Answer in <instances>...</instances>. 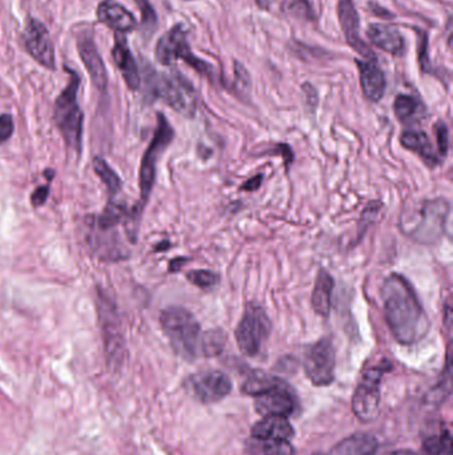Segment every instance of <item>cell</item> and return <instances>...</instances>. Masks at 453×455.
<instances>
[{"instance_id":"cell-10","label":"cell","mask_w":453,"mask_h":455,"mask_svg":"<svg viewBox=\"0 0 453 455\" xmlns=\"http://www.w3.org/2000/svg\"><path fill=\"white\" fill-rule=\"evenodd\" d=\"M174 139V131L168 119L162 113H157V128L153 139L146 148L140 167L141 206L146 204L156 179V164L160 155L171 145Z\"/></svg>"},{"instance_id":"cell-27","label":"cell","mask_w":453,"mask_h":455,"mask_svg":"<svg viewBox=\"0 0 453 455\" xmlns=\"http://www.w3.org/2000/svg\"><path fill=\"white\" fill-rule=\"evenodd\" d=\"M248 452L250 455H296L290 442L282 440L251 438L248 443Z\"/></svg>"},{"instance_id":"cell-15","label":"cell","mask_w":453,"mask_h":455,"mask_svg":"<svg viewBox=\"0 0 453 455\" xmlns=\"http://www.w3.org/2000/svg\"><path fill=\"white\" fill-rule=\"evenodd\" d=\"M338 17L341 27L343 30L345 43L355 49L360 56L367 60H375L373 49L368 47L359 35V15L352 0H339L338 1Z\"/></svg>"},{"instance_id":"cell-4","label":"cell","mask_w":453,"mask_h":455,"mask_svg":"<svg viewBox=\"0 0 453 455\" xmlns=\"http://www.w3.org/2000/svg\"><path fill=\"white\" fill-rule=\"evenodd\" d=\"M450 209V203L445 199L425 200L418 205L416 210H409V216L403 215L400 229L413 241L435 244L444 235Z\"/></svg>"},{"instance_id":"cell-37","label":"cell","mask_w":453,"mask_h":455,"mask_svg":"<svg viewBox=\"0 0 453 455\" xmlns=\"http://www.w3.org/2000/svg\"><path fill=\"white\" fill-rule=\"evenodd\" d=\"M48 195H49V187L48 185H43V187H39V188L35 189L31 196L32 205L37 208V206H42V205L46 204Z\"/></svg>"},{"instance_id":"cell-36","label":"cell","mask_w":453,"mask_h":455,"mask_svg":"<svg viewBox=\"0 0 453 455\" xmlns=\"http://www.w3.org/2000/svg\"><path fill=\"white\" fill-rule=\"evenodd\" d=\"M14 133V119L8 113L0 115V144L7 142Z\"/></svg>"},{"instance_id":"cell-23","label":"cell","mask_w":453,"mask_h":455,"mask_svg":"<svg viewBox=\"0 0 453 455\" xmlns=\"http://www.w3.org/2000/svg\"><path fill=\"white\" fill-rule=\"evenodd\" d=\"M334 279L327 270H319L315 285H314L313 296H311V305L314 312L327 318L331 312V299H332V290H334Z\"/></svg>"},{"instance_id":"cell-1","label":"cell","mask_w":453,"mask_h":455,"mask_svg":"<svg viewBox=\"0 0 453 455\" xmlns=\"http://www.w3.org/2000/svg\"><path fill=\"white\" fill-rule=\"evenodd\" d=\"M384 318L392 337L400 345H415L428 334L431 322L412 285L391 273L380 289Z\"/></svg>"},{"instance_id":"cell-26","label":"cell","mask_w":453,"mask_h":455,"mask_svg":"<svg viewBox=\"0 0 453 455\" xmlns=\"http://www.w3.org/2000/svg\"><path fill=\"white\" fill-rule=\"evenodd\" d=\"M282 381L283 379H281V378L267 374L265 372L254 370V372H251L250 374L245 379V382L242 383L241 390L246 395L258 397V395H261L264 392L277 388Z\"/></svg>"},{"instance_id":"cell-28","label":"cell","mask_w":453,"mask_h":455,"mask_svg":"<svg viewBox=\"0 0 453 455\" xmlns=\"http://www.w3.org/2000/svg\"><path fill=\"white\" fill-rule=\"evenodd\" d=\"M422 447L429 455H452V437L444 426L422 440Z\"/></svg>"},{"instance_id":"cell-18","label":"cell","mask_w":453,"mask_h":455,"mask_svg":"<svg viewBox=\"0 0 453 455\" xmlns=\"http://www.w3.org/2000/svg\"><path fill=\"white\" fill-rule=\"evenodd\" d=\"M97 19L117 32H132L137 27V22L132 13L114 0H103L97 7Z\"/></svg>"},{"instance_id":"cell-42","label":"cell","mask_w":453,"mask_h":455,"mask_svg":"<svg viewBox=\"0 0 453 455\" xmlns=\"http://www.w3.org/2000/svg\"><path fill=\"white\" fill-rule=\"evenodd\" d=\"M185 1H191V0H185Z\"/></svg>"},{"instance_id":"cell-24","label":"cell","mask_w":453,"mask_h":455,"mask_svg":"<svg viewBox=\"0 0 453 455\" xmlns=\"http://www.w3.org/2000/svg\"><path fill=\"white\" fill-rule=\"evenodd\" d=\"M377 440L371 434L359 433L341 440L326 455H375Z\"/></svg>"},{"instance_id":"cell-31","label":"cell","mask_w":453,"mask_h":455,"mask_svg":"<svg viewBox=\"0 0 453 455\" xmlns=\"http://www.w3.org/2000/svg\"><path fill=\"white\" fill-rule=\"evenodd\" d=\"M283 14L298 20H314V11L309 0H283L281 4Z\"/></svg>"},{"instance_id":"cell-3","label":"cell","mask_w":453,"mask_h":455,"mask_svg":"<svg viewBox=\"0 0 453 455\" xmlns=\"http://www.w3.org/2000/svg\"><path fill=\"white\" fill-rule=\"evenodd\" d=\"M160 324L176 354L188 361L200 356L203 334L194 314L181 306H169L160 314Z\"/></svg>"},{"instance_id":"cell-34","label":"cell","mask_w":453,"mask_h":455,"mask_svg":"<svg viewBox=\"0 0 453 455\" xmlns=\"http://www.w3.org/2000/svg\"><path fill=\"white\" fill-rule=\"evenodd\" d=\"M141 11V23L146 30L153 31L157 26V15L148 0H136Z\"/></svg>"},{"instance_id":"cell-19","label":"cell","mask_w":453,"mask_h":455,"mask_svg":"<svg viewBox=\"0 0 453 455\" xmlns=\"http://www.w3.org/2000/svg\"><path fill=\"white\" fill-rule=\"evenodd\" d=\"M112 56L121 72V76L126 80L128 88L132 91H137L141 87L140 69L126 44V39L124 36L116 33Z\"/></svg>"},{"instance_id":"cell-5","label":"cell","mask_w":453,"mask_h":455,"mask_svg":"<svg viewBox=\"0 0 453 455\" xmlns=\"http://www.w3.org/2000/svg\"><path fill=\"white\" fill-rule=\"evenodd\" d=\"M65 69L69 72L71 80L55 101L53 119L63 136L67 147L78 152L81 148L83 122H84V113L80 108L78 101V88L81 80L76 71L68 67H65Z\"/></svg>"},{"instance_id":"cell-22","label":"cell","mask_w":453,"mask_h":455,"mask_svg":"<svg viewBox=\"0 0 453 455\" xmlns=\"http://www.w3.org/2000/svg\"><path fill=\"white\" fill-rule=\"evenodd\" d=\"M366 33L374 46L390 55L399 56L404 52L406 43L403 35L391 26L370 24Z\"/></svg>"},{"instance_id":"cell-14","label":"cell","mask_w":453,"mask_h":455,"mask_svg":"<svg viewBox=\"0 0 453 455\" xmlns=\"http://www.w3.org/2000/svg\"><path fill=\"white\" fill-rule=\"evenodd\" d=\"M296 406H297L296 394L284 381H282L277 388L255 397L254 401V408L262 417L265 415L287 417L291 413H294Z\"/></svg>"},{"instance_id":"cell-16","label":"cell","mask_w":453,"mask_h":455,"mask_svg":"<svg viewBox=\"0 0 453 455\" xmlns=\"http://www.w3.org/2000/svg\"><path fill=\"white\" fill-rule=\"evenodd\" d=\"M78 55L85 65L94 87L100 92H105L108 87V76L104 62L94 44V38L89 32H81L78 36Z\"/></svg>"},{"instance_id":"cell-20","label":"cell","mask_w":453,"mask_h":455,"mask_svg":"<svg viewBox=\"0 0 453 455\" xmlns=\"http://www.w3.org/2000/svg\"><path fill=\"white\" fill-rule=\"evenodd\" d=\"M251 438L258 440H290L294 437V429L283 415H265L251 427Z\"/></svg>"},{"instance_id":"cell-30","label":"cell","mask_w":453,"mask_h":455,"mask_svg":"<svg viewBox=\"0 0 453 455\" xmlns=\"http://www.w3.org/2000/svg\"><path fill=\"white\" fill-rule=\"evenodd\" d=\"M94 169L96 174L100 177V180L105 184V187L110 190V195H114L121 189L120 177L117 176V173L110 168L108 163L104 158L94 157Z\"/></svg>"},{"instance_id":"cell-35","label":"cell","mask_w":453,"mask_h":455,"mask_svg":"<svg viewBox=\"0 0 453 455\" xmlns=\"http://www.w3.org/2000/svg\"><path fill=\"white\" fill-rule=\"evenodd\" d=\"M435 132H436V142H438V155L444 158L448 154V147H450L448 126H445L444 122H438L435 126Z\"/></svg>"},{"instance_id":"cell-12","label":"cell","mask_w":453,"mask_h":455,"mask_svg":"<svg viewBox=\"0 0 453 455\" xmlns=\"http://www.w3.org/2000/svg\"><path fill=\"white\" fill-rule=\"evenodd\" d=\"M187 392L201 404H214L232 392V381L221 370H203L185 381Z\"/></svg>"},{"instance_id":"cell-39","label":"cell","mask_w":453,"mask_h":455,"mask_svg":"<svg viewBox=\"0 0 453 455\" xmlns=\"http://www.w3.org/2000/svg\"><path fill=\"white\" fill-rule=\"evenodd\" d=\"M185 263H187V258H174V260H172L171 265H169V270L171 272H177Z\"/></svg>"},{"instance_id":"cell-6","label":"cell","mask_w":453,"mask_h":455,"mask_svg":"<svg viewBox=\"0 0 453 455\" xmlns=\"http://www.w3.org/2000/svg\"><path fill=\"white\" fill-rule=\"evenodd\" d=\"M97 311L107 362L110 367L119 369L126 360V340L117 308L104 292L97 293Z\"/></svg>"},{"instance_id":"cell-21","label":"cell","mask_w":453,"mask_h":455,"mask_svg":"<svg viewBox=\"0 0 453 455\" xmlns=\"http://www.w3.org/2000/svg\"><path fill=\"white\" fill-rule=\"evenodd\" d=\"M400 144L403 148H406L407 151L416 154L422 158V163L429 168H435L441 163V158L432 147L431 139L422 131H415V129L404 131L400 136Z\"/></svg>"},{"instance_id":"cell-33","label":"cell","mask_w":453,"mask_h":455,"mask_svg":"<svg viewBox=\"0 0 453 455\" xmlns=\"http://www.w3.org/2000/svg\"><path fill=\"white\" fill-rule=\"evenodd\" d=\"M187 279L193 285H196L197 288L203 289V290L212 289L219 283V273L212 272V270H206V269L189 272L188 274H187Z\"/></svg>"},{"instance_id":"cell-8","label":"cell","mask_w":453,"mask_h":455,"mask_svg":"<svg viewBox=\"0 0 453 455\" xmlns=\"http://www.w3.org/2000/svg\"><path fill=\"white\" fill-rule=\"evenodd\" d=\"M391 369V362L382 360L363 373L352 397V411L360 421L371 422L377 418L380 411L382 379Z\"/></svg>"},{"instance_id":"cell-17","label":"cell","mask_w":453,"mask_h":455,"mask_svg":"<svg viewBox=\"0 0 453 455\" xmlns=\"http://www.w3.org/2000/svg\"><path fill=\"white\" fill-rule=\"evenodd\" d=\"M359 69L360 87L363 94L371 103H377L383 99L387 88V80L383 71L377 67L375 60H357Z\"/></svg>"},{"instance_id":"cell-40","label":"cell","mask_w":453,"mask_h":455,"mask_svg":"<svg viewBox=\"0 0 453 455\" xmlns=\"http://www.w3.org/2000/svg\"><path fill=\"white\" fill-rule=\"evenodd\" d=\"M387 455H420L416 452H412V450H407V449H402V450H396V452H392L390 454Z\"/></svg>"},{"instance_id":"cell-41","label":"cell","mask_w":453,"mask_h":455,"mask_svg":"<svg viewBox=\"0 0 453 455\" xmlns=\"http://www.w3.org/2000/svg\"><path fill=\"white\" fill-rule=\"evenodd\" d=\"M255 3H257L258 7L262 8V10H267V8H268V0H255Z\"/></svg>"},{"instance_id":"cell-9","label":"cell","mask_w":453,"mask_h":455,"mask_svg":"<svg viewBox=\"0 0 453 455\" xmlns=\"http://www.w3.org/2000/svg\"><path fill=\"white\" fill-rule=\"evenodd\" d=\"M270 333L271 321L265 309L255 302H249L235 329V341L239 350L248 357H255Z\"/></svg>"},{"instance_id":"cell-2","label":"cell","mask_w":453,"mask_h":455,"mask_svg":"<svg viewBox=\"0 0 453 455\" xmlns=\"http://www.w3.org/2000/svg\"><path fill=\"white\" fill-rule=\"evenodd\" d=\"M146 92L153 99L164 100L185 117H193L197 110V94L191 83L178 71L158 74L149 64L144 65Z\"/></svg>"},{"instance_id":"cell-11","label":"cell","mask_w":453,"mask_h":455,"mask_svg":"<svg viewBox=\"0 0 453 455\" xmlns=\"http://www.w3.org/2000/svg\"><path fill=\"white\" fill-rule=\"evenodd\" d=\"M303 369L315 386H327L335 378V349L325 337L309 346L303 354Z\"/></svg>"},{"instance_id":"cell-38","label":"cell","mask_w":453,"mask_h":455,"mask_svg":"<svg viewBox=\"0 0 453 455\" xmlns=\"http://www.w3.org/2000/svg\"><path fill=\"white\" fill-rule=\"evenodd\" d=\"M262 180H264V174H257V176L249 179L246 183H243L242 187H241V190H243V192H254V190H257V189L262 185Z\"/></svg>"},{"instance_id":"cell-7","label":"cell","mask_w":453,"mask_h":455,"mask_svg":"<svg viewBox=\"0 0 453 455\" xmlns=\"http://www.w3.org/2000/svg\"><path fill=\"white\" fill-rule=\"evenodd\" d=\"M155 55L157 62L162 65H171L176 60H184L203 76L207 78L214 76V68L193 53L189 46L188 31L182 24H176L160 38Z\"/></svg>"},{"instance_id":"cell-25","label":"cell","mask_w":453,"mask_h":455,"mask_svg":"<svg viewBox=\"0 0 453 455\" xmlns=\"http://www.w3.org/2000/svg\"><path fill=\"white\" fill-rule=\"evenodd\" d=\"M393 112L399 122L409 124L422 119L425 113V107L419 99L411 94H398L393 101Z\"/></svg>"},{"instance_id":"cell-32","label":"cell","mask_w":453,"mask_h":455,"mask_svg":"<svg viewBox=\"0 0 453 455\" xmlns=\"http://www.w3.org/2000/svg\"><path fill=\"white\" fill-rule=\"evenodd\" d=\"M126 210L124 204H120L119 201L110 200V203L105 206L103 215L99 219V226L104 231L110 229L116 226L120 221L124 219Z\"/></svg>"},{"instance_id":"cell-13","label":"cell","mask_w":453,"mask_h":455,"mask_svg":"<svg viewBox=\"0 0 453 455\" xmlns=\"http://www.w3.org/2000/svg\"><path fill=\"white\" fill-rule=\"evenodd\" d=\"M24 47L39 64L48 69H56L55 48L47 27L35 17H30L23 32Z\"/></svg>"},{"instance_id":"cell-29","label":"cell","mask_w":453,"mask_h":455,"mask_svg":"<svg viewBox=\"0 0 453 455\" xmlns=\"http://www.w3.org/2000/svg\"><path fill=\"white\" fill-rule=\"evenodd\" d=\"M226 344V334L222 329H213L206 331L201 336L200 354L203 357H216L222 353Z\"/></svg>"}]
</instances>
